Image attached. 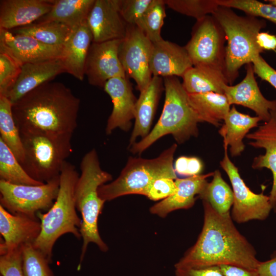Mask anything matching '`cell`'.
<instances>
[{
	"label": "cell",
	"mask_w": 276,
	"mask_h": 276,
	"mask_svg": "<svg viewBox=\"0 0 276 276\" xmlns=\"http://www.w3.org/2000/svg\"><path fill=\"white\" fill-rule=\"evenodd\" d=\"M204 221L195 244L174 265L175 269L222 264L257 270L260 263L253 246L237 229L231 214L222 215L202 200Z\"/></svg>",
	"instance_id": "1"
},
{
	"label": "cell",
	"mask_w": 276,
	"mask_h": 276,
	"mask_svg": "<svg viewBox=\"0 0 276 276\" xmlns=\"http://www.w3.org/2000/svg\"><path fill=\"white\" fill-rule=\"evenodd\" d=\"M80 100L64 84L48 82L12 103L20 132L72 137L78 125Z\"/></svg>",
	"instance_id": "2"
},
{
	"label": "cell",
	"mask_w": 276,
	"mask_h": 276,
	"mask_svg": "<svg viewBox=\"0 0 276 276\" xmlns=\"http://www.w3.org/2000/svg\"><path fill=\"white\" fill-rule=\"evenodd\" d=\"M80 168L81 173L75 189L76 207L82 217L79 231L83 243L78 269L90 243H95L103 252L108 250L109 248L101 238L98 230V218L106 202L99 196L98 189L112 179L111 175L101 168L95 149L84 155Z\"/></svg>",
	"instance_id": "3"
},
{
	"label": "cell",
	"mask_w": 276,
	"mask_h": 276,
	"mask_svg": "<svg viewBox=\"0 0 276 276\" xmlns=\"http://www.w3.org/2000/svg\"><path fill=\"white\" fill-rule=\"evenodd\" d=\"M75 166L65 161L60 174L59 189L53 205L46 213L37 214L41 222V231L32 244L49 261H52V251L56 241L65 234L80 239L82 219L78 215L75 199V186L79 177Z\"/></svg>",
	"instance_id": "4"
},
{
	"label": "cell",
	"mask_w": 276,
	"mask_h": 276,
	"mask_svg": "<svg viewBox=\"0 0 276 276\" xmlns=\"http://www.w3.org/2000/svg\"><path fill=\"white\" fill-rule=\"evenodd\" d=\"M165 99L159 120L149 133L130 147V151L140 154L162 137L171 134L178 144L198 134L201 122L190 104L188 93L176 76L165 77Z\"/></svg>",
	"instance_id": "5"
},
{
	"label": "cell",
	"mask_w": 276,
	"mask_h": 276,
	"mask_svg": "<svg viewBox=\"0 0 276 276\" xmlns=\"http://www.w3.org/2000/svg\"><path fill=\"white\" fill-rule=\"evenodd\" d=\"M222 28L226 38L225 75L231 85L244 64L252 63L263 52L256 37L266 27L264 19L246 15L240 16L232 8L219 6L212 14Z\"/></svg>",
	"instance_id": "6"
},
{
	"label": "cell",
	"mask_w": 276,
	"mask_h": 276,
	"mask_svg": "<svg viewBox=\"0 0 276 276\" xmlns=\"http://www.w3.org/2000/svg\"><path fill=\"white\" fill-rule=\"evenodd\" d=\"M177 147V144H174L154 158L129 157L119 176L99 187V196L107 201L130 194L145 196L156 179L170 178L175 180L177 178L173 164Z\"/></svg>",
	"instance_id": "7"
},
{
	"label": "cell",
	"mask_w": 276,
	"mask_h": 276,
	"mask_svg": "<svg viewBox=\"0 0 276 276\" xmlns=\"http://www.w3.org/2000/svg\"><path fill=\"white\" fill-rule=\"evenodd\" d=\"M20 133L24 152L21 164L27 173L42 183L59 177L64 163L72 152V137L36 132Z\"/></svg>",
	"instance_id": "8"
},
{
	"label": "cell",
	"mask_w": 276,
	"mask_h": 276,
	"mask_svg": "<svg viewBox=\"0 0 276 276\" xmlns=\"http://www.w3.org/2000/svg\"><path fill=\"white\" fill-rule=\"evenodd\" d=\"M226 41L220 25L212 15H208L196 20L185 47L193 66L209 67L225 74Z\"/></svg>",
	"instance_id": "9"
},
{
	"label": "cell",
	"mask_w": 276,
	"mask_h": 276,
	"mask_svg": "<svg viewBox=\"0 0 276 276\" xmlns=\"http://www.w3.org/2000/svg\"><path fill=\"white\" fill-rule=\"evenodd\" d=\"M59 176L36 186L12 184L0 179V205L13 214L37 217L38 213L48 211L55 201Z\"/></svg>",
	"instance_id": "10"
},
{
	"label": "cell",
	"mask_w": 276,
	"mask_h": 276,
	"mask_svg": "<svg viewBox=\"0 0 276 276\" xmlns=\"http://www.w3.org/2000/svg\"><path fill=\"white\" fill-rule=\"evenodd\" d=\"M224 154L220 161L221 168L231 181L234 195L231 217L239 223L252 220H264L272 210L269 196L251 191L241 178L238 168L230 159L228 146L223 144Z\"/></svg>",
	"instance_id": "11"
},
{
	"label": "cell",
	"mask_w": 276,
	"mask_h": 276,
	"mask_svg": "<svg viewBox=\"0 0 276 276\" xmlns=\"http://www.w3.org/2000/svg\"><path fill=\"white\" fill-rule=\"evenodd\" d=\"M152 48L153 43L136 25H127L118 56L126 77L133 79L140 92L148 86L153 77L150 68Z\"/></svg>",
	"instance_id": "12"
},
{
	"label": "cell",
	"mask_w": 276,
	"mask_h": 276,
	"mask_svg": "<svg viewBox=\"0 0 276 276\" xmlns=\"http://www.w3.org/2000/svg\"><path fill=\"white\" fill-rule=\"evenodd\" d=\"M122 40L91 43L85 69V75L90 85L103 88L111 78H127L118 56Z\"/></svg>",
	"instance_id": "13"
},
{
	"label": "cell",
	"mask_w": 276,
	"mask_h": 276,
	"mask_svg": "<svg viewBox=\"0 0 276 276\" xmlns=\"http://www.w3.org/2000/svg\"><path fill=\"white\" fill-rule=\"evenodd\" d=\"M120 0H95L86 19L93 42L123 39L127 24L120 12Z\"/></svg>",
	"instance_id": "14"
},
{
	"label": "cell",
	"mask_w": 276,
	"mask_h": 276,
	"mask_svg": "<svg viewBox=\"0 0 276 276\" xmlns=\"http://www.w3.org/2000/svg\"><path fill=\"white\" fill-rule=\"evenodd\" d=\"M63 45H49L26 35L13 34L0 29V47L14 57L22 65L61 58Z\"/></svg>",
	"instance_id": "15"
},
{
	"label": "cell",
	"mask_w": 276,
	"mask_h": 276,
	"mask_svg": "<svg viewBox=\"0 0 276 276\" xmlns=\"http://www.w3.org/2000/svg\"><path fill=\"white\" fill-rule=\"evenodd\" d=\"M38 217L13 214L0 205V233L4 240L0 244V254L33 244L41 231Z\"/></svg>",
	"instance_id": "16"
},
{
	"label": "cell",
	"mask_w": 276,
	"mask_h": 276,
	"mask_svg": "<svg viewBox=\"0 0 276 276\" xmlns=\"http://www.w3.org/2000/svg\"><path fill=\"white\" fill-rule=\"evenodd\" d=\"M103 88L113 104L105 128L106 134H111L117 128L128 131L134 118L137 101L128 78H111L105 83Z\"/></svg>",
	"instance_id": "17"
},
{
	"label": "cell",
	"mask_w": 276,
	"mask_h": 276,
	"mask_svg": "<svg viewBox=\"0 0 276 276\" xmlns=\"http://www.w3.org/2000/svg\"><path fill=\"white\" fill-rule=\"evenodd\" d=\"M244 78L235 85H225L224 94L229 105H239L253 110L261 121L267 122L270 111L276 108V100H269L261 92L255 77L252 63L246 64Z\"/></svg>",
	"instance_id": "18"
},
{
	"label": "cell",
	"mask_w": 276,
	"mask_h": 276,
	"mask_svg": "<svg viewBox=\"0 0 276 276\" xmlns=\"http://www.w3.org/2000/svg\"><path fill=\"white\" fill-rule=\"evenodd\" d=\"M248 144L265 150L263 154L256 157L254 169L267 168L272 174L273 181L269 197L272 210L276 213V108L270 111V117L253 132L248 133Z\"/></svg>",
	"instance_id": "19"
},
{
	"label": "cell",
	"mask_w": 276,
	"mask_h": 276,
	"mask_svg": "<svg viewBox=\"0 0 276 276\" xmlns=\"http://www.w3.org/2000/svg\"><path fill=\"white\" fill-rule=\"evenodd\" d=\"M193 66L185 47L162 39L153 43L150 68L153 76L182 77Z\"/></svg>",
	"instance_id": "20"
},
{
	"label": "cell",
	"mask_w": 276,
	"mask_h": 276,
	"mask_svg": "<svg viewBox=\"0 0 276 276\" xmlns=\"http://www.w3.org/2000/svg\"><path fill=\"white\" fill-rule=\"evenodd\" d=\"M54 0L0 1V29L11 30L33 24L51 10Z\"/></svg>",
	"instance_id": "21"
},
{
	"label": "cell",
	"mask_w": 276,
	"mask_h": 276,
	"mask_svg": "<svg viewBox=\"0 0 276 276\" xmlns=\"http://www.w3.org/2000/svg\"><path fill=\"white\" fill-rule=\"evenodd\" d=\"M213 173L210 172L186 178L176 179V189L175 192L151 206L150 213L165 218L174 211L192 207L196 200V195L200 194L208 183L207 178L213 176Z\"/></svg>",
	"instance_id": "22"
},
{
	"label": "cell",
	"mask_w": 276,
	"mask_h": 276,
	"mask_svg": "<svg viewBox=\"0 0 276 276\" xmlns=\"http://www.w3.org/2000/svg\"><path fill=\"white\" fill-rule=\"evenodd\" d=\"M64 72L60 59L24 64L16 81L6 97L13 103L28 93Z\"/></svg>",
	"instance_id": "23"
},
{
	"label": "cell",
	"mask_w": 276,
	"mask_h": 276,
	"mask_svg": "<svg viewBox=\"0 0 276 276\" xmlns=\"http://www.w3.org/2000/svg\"><path fill=\"white\" fill-rule=\"evenodd\" d=\"M92 42L93 35L85 21L73 30L63 45L60 59L65 72L80 81L85 76L86 59Z\"/></svg>",
	"instance_id": "24"
},
{
	"label": "cell",
	"mask_w": 276,
	"mask_h": 276,
	"mask_svg": "<svg viewBox=\"0 0 276 276\" xmlns=\"http://www.w3.org/2000/svg\"><path fill=\"white\" fill-rule=\"evenodd\" d=\"M163 81L162 77L153 76L148 86L140 92L135 106V123L129 140V147L135 143L137 137L141 136L142 139L150 132L158 102L164 89Z\"/></svg>",
	"instance_id": "25"
},
{
	"label": "cell",
	"mask_w": 276,
	"mask_h": 276,
	"mask_svg": "<svg viewBox=\"0 0 276 276\" xmlns=\"http://www.w3.org/2000/svg\"><path fill=\"white\" fill-rule=\"evenodd\" d=\"M261 119L238 111L233 106L224 119V123L219 131L223 139V144L229 147L232 156L240 155L244 150L243 140L249 131L258 126Z\"/></svg>",
	"instance_id": "26"
},
{
	"label": "cell",
	"mask_w": 276,
	"mask_h": 276,
	"mask_svg": "<svg viewBox=\"0 0 276 276\" xmlns=\"http://www.w3.org/2000/svg\"><path fill=\"white\" fill-rule=\"evenodd\" d=\"M182 85L188 94L214 92L224 94L223 87L228 84L225 74L206 66H192L182 77Z\"/></svg>",
	"instance_id": "27"
},
{
	"label": "cell",
	"mask_w": 276,
	"mask_h": 276,
	"mask_svg": "<svg viewBox=\"0 0 276 276\" xmlns=\"http://www.w3.org/2000/svg\"><path fill=\"white\" fill-rule=\"evenodd\" d=\"M95 0H54L51 10L35 22L57 21L73 30L86 21Z\"/></svg>",
	"instance_id": "28"
},
{
	"label": "cell",
	"mask_w": 276,
	"mask_h": 276,
	"mask_svg": "<svg viewBox=\"0 0 276 276\" xmlns=\"http://www.w3.org/2000/svg\"><path fill=\"white\" fill-rule=\"evenodd\" d=\"M190 105L201 122L219 127L230 110V105L224 94L209 92L188 94Z\"/></svg>",
	"instance_id": "29"
},
{
	"label": "cell",
	"mask_w": 276,
	"mask_h": 276,
	"mask_svg": "<svg viewBox=\"0 0 276 276\" xmlns=\"http://www.w3.org/2000/svg\"><path fill=\"white\" fill-rule=\"evenodd\" d=\"M73 31L68 26L54 21L34 22L10 30L13 34L29 36L49 45L63 44Z\"/></svg>",
	"instance_id": "30"
},
{
	"label": "cell",
	"mask_w": 276,
	"mask_h": 276,
	"mask_svg": "<svg viewBox=\"0 0 276 276\" xmlns=\"http://www.w3.org/2000/svg\"><path fill=\"white\" fill-rule=\"evenodd\" d=\"M0 139L21 164L24 152L20 131L12 112V103L5 96L0 95Z\"/></svg>",
	"instance_id": "31"
},
{
	"label": "cell",
	"mask_w": 276,
	"mask_h": 276,
	"mask_svg": "<svg viewBox=\"0 0 276 276\" xmlns=\"http://www.w3.org/2000/svg\"><path fill=\"white\" fill-rule=\"evenodd\" d=\"M199 197L208 202L219 214L230 213L234 202L233 192L218 170L214 172L212 180L208 182Z\"/></svg>",
	"instance_id": "32"
},
{
	"label": "cell",
	"mask_w": 276,
	"mask_h": 276,
	"mask_svg": "<svg viewBox=\"0 0 276 276\" xmlns=\"http://www.w3.org/2000/svg\"><path fill=\"white\" fill-rule=\"evenodd\" d=\"M0 179L15 185H41L31 178L7 145L0 139Z\"/></svg>",
	"instance_id": "33"
},
{
	"label": "cell",
	"mask_w": 276,
	"mask_h": 276,
	"mask_svg": "<svg viewBox=\"0 0 276 276\" xmlns=\"http://www.w3.org/2000/svg\"><path fill=\"white\" fill-rule=\"evenodd\" d=\"M164 0H152L136 25L152 43L162 40L161 29L166 16Z\"/></svg>",
	"instance_id": "34"
},
{
	"label": "cell",
	"mask_w": 276,
	"mask_h": 276,
	"mask_svg": "<svg viewBox=\"0 0 276 276\" xmlns=\"http://www.w3.org/2000/svg\"><path fill=\"white\" fill-rule=\"evenodd\" d=\"M22 261L24 276H54L49 266L51 263L32 244L22 246Z\"/></svg>",
	"instance_id": "35"
},
{
	"label": "cell",
	"mask_w": 276,
	"mask_h": 276,
	"mask_svg": "<svg viewBox=\"0 0 276 276\" xmlns=\"http://www.w3.org/2000/svg\"><path fill=\"white\" fill-rule=\"evenodd\" d=\"M174 11L198 20L211 15L219 6L217 0H164Z\"/></svg>",
	"instance_id": "36"
},
{
	"label": "cell",
	"mask_w": 276,
	"mask_h": 276,
	"mask_svg": "<svg viewBox=\"0 0 276 276\" xmlns=\"http://www.w3.org/2000/svg\"><path fill=\"white\" fill-rule=\"evenodd\" d=\"M219 6L239 9L246 15L260 17L276 25V7L256 0H217Z\"/></svg>",
	"instance_id": "37"
},
{
	"label": "cell",
	"mask_w": 276,
	"mask_h": 276,
	"mask_svg": "<svg viewBox=\"0 0 276 276\" xmlns=\"http://www.w3.org/2000/svg\"><path fill=\"white\" fill-rule=\"evenodd\" d=\"M22 65L0 47V95L6 96L16 81Z\"/></svg>",
	"instance_id": "38"
},
{
	"label": "cell",
	"mask_w": 276,
	"mask_h": 276,
	"mask_svg": "<svg viewBox=\"0 0 276 276\" xmlns=\"http://www.w3.org/2000/svg\"><path fill=\"white\" fill-rule=\"evenodd\" d=\"M152 0H120V12L127 25H135Z\"/></svg>",
	"instance_id": "39"
},
{
	"label": "cell",
	"mask_w": 276,
	"mask_h": 276,
	"mask_svg": "<svg viewBox=\"0 0 276 276\" xmlns=\"http://www.w3.org/2000/svg\"><path fill=\"white\" fill-rule=\"evenodd\" d=\"M0 272L1 276H24L22 247L1 255Z\"/></svg>",
	"instance_id": "40"
},
{
	"label": "cell",
	"mask_w": 276,
	"mask_h": 276,
	"mask_svg": "<svg viewBox=\"0 0 276 276\" xmlns=\"http://www.w3.org/2000/svg\"><path fill=\"white\" fill-rule=\"evenodd\" d=\"M176 189L174 179L161 178L156 179L151 184L145 196L151 200H162L172 195Z\"/></svg>",
	"instance_id": "41"
},
{
	"label": "cell",
	"mask_w": 276,
	"mask_h": 276,
	"mask_svg": "<svg viewBox=\"0 0 276 276\" xmlns=\"http://www.w3.org/2000/svg\"><path fill=\"white\" fill-rule=\"evenodd\" d=\"M203 167L200 158L181 156L175 160L174 168L176 173L190 177L200 174Z\"/></svg>",
	"instance_id": "42"
},
{
	"label": "cell",
	"mask_w": 276,
	"mask_h": 276,
	"mask_svg": "<svg viewBox=\"0 0 276 276\" xmlns=\"http://www.w3.org/2000/svg\"><path fill=\"white\" fill-rule=\"evenodd\" d=\"M255 74L276 89V70L259 55L252 62Z\"/></svg>",
	"instance_id": "43"
},
{
	"label": "cell",
	"mask_w": 276,
	"mask_h": 276,
	"mask_svg": "<svg viewBox=\"0 0 276 276\" xmlns=\"http://www.w3.org/2000/svg\"><path fill=\"white\" fill-rule=\"evenodd\" d=\"M175 276H223L219 266L200 268L175 269Z\"/></svg>",
	"instance_id": "44"
},
{
	"label": "cell",
	"mask_w": 276,
	"mask_h": 276,
	"mask_svg": "<svg viewBox=\"0 0 276 276\" xmlns=\"http://www.w3.org/2000/svg\"><path fill=\"white\" fill-rule=\"evenodd\" d=\"M219 266L223 276H259L257 270H250L227 264H222Z\"/></svg>",
	"instance_id": "45"
},
{
	"label": "cell",
	"mask_w": 276,
	"mask_h": 276,
	"mask_svg": "<svg viewBox=\"0 0 276 276\" xmlns=\"http://www.w3.org/2000/svg\"><path fill=\"white\" fill-rule=\"evenodd\" d=\"M258 46L263 51L272 50L276 52V36L268 32H259L256 37Z\"/></svg>",
	"instance_id": "46"
},
{
	"label": "cell",
	"mask_w": 276,
	"mask_h": 276,
	"mask_svg": "<svg viewBox=\"0 0 276 276\" xmlns=\"http://www.w3.org/2000/svg\"><path fill=\"white\" fill-rule=\"evenodd\" d=\"M257 272L259 276H276V252L272 255L269 260L260 261Z\"/></svg>",
	"instance_id": "47"
},
{
	"label": "cell",
	"mask_w": 276,
	"mask_h": 276,
	"mask_svg": "<svg viewBox=\"0 0 276 276\" xmlns=\"http://www.w3.org/2000/svg\"><path fill=\"white\" fill-rule=\"evenodd\" d=\"M265 2L276 7V0H265Z\"/></svg>",
	"instance_id": "48"
}]
</instances>
